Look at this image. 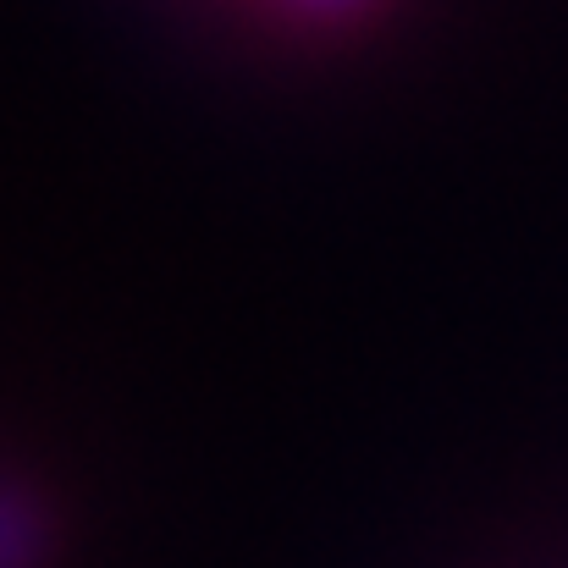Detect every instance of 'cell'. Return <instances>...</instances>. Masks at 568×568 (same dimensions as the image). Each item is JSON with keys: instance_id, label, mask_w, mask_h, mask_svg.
Returning a JSON list of instances; mask_svg holds the SVG:
<instances>
[{"instance_id": "obj_1", "label": "cell", "mask_w": 568, "mask_h": 568, "mask_svg": "<svg viewBox=\"0 0 568 568\" xmlns=\"http://www.w3.org/2000/svg\"><path fill=\"white\" fill-rule=\"evenodd\" d=\"M321 6H337V0H321Z\"/></svg>"}]
</instances>
